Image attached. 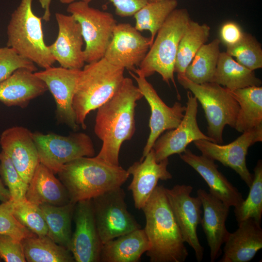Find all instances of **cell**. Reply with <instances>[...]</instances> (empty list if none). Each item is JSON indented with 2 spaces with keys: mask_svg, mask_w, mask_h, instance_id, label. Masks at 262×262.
<instances>
[{
  "mask_svg": "<svg viewBox=\"0 0 262 262\" xmlns=\"http://www.w3.org/2000/svg\"><path fill=\"white\" fill-rule=\"evenodd\" d=\"M191 19L187 9H175L159 30L144 59L133 73L146 78L155 72L164 81L175 86L174 67L180 40Z\"/></svg>",
  "mask_w": 262,
  "mask_h": 262,
  "instance_id": "cell-5",
  "label": "cell"
},
{
  "mask_svg": "<svg viewBox=\"0 0 262 262\" xmlns=\"http://www.w3.org/2000/svg\"><path fill=\"white\" fill-rule=\"evenodd\" d=\"M246 67L254 70L262 67V45L252 34L244 33L236 44L227 46L226 51Z\"/></svg>",
  "mask_w": 262,
  "mask_h": 262,
  "instance_id": "cell-36",
  "label": "cell"
},
{
  "mask_svg": "<svg viewBox=\"0 0 262 262\" xmlns=\"http://www.w3.org/2000/svg\"><path fill=\"white\" fill-rule=\"evenodd\" d=\"M57 174L70 201L75 204L121 187L130 176L120 165L107 164L96 157H82L70 162Z\"/></svg>",
  "mask_w": 262,
  "mask_h": 262,
  "instance_id": "cell-3",
  "label": "cell"
},
{
  "mask_svg": "<svg viewBox=\"0 0 262 262\" xmlns=\"http://www.w3.org/2000/svg\"><path fill=\"white\" fill-rule=\"evenodd\" d=\"M8 202L12 214L21 225L37 236L48 235L47 225L39 205L26 198L16 202L10 200Z\"/></svg>",
  "mask_w": 262,
  "mask_h": 262,
  "instance_id": "cell-35",
  "label": "cell"
},
{
  "mask_svg": "<svg viewBox=\"0 0 262 262\" xmlns=\"http://www.w3.org/2000/svg\"><path fill=\"white\" fill-rule=\"evenodd\" d=\"M150 37L142 35L129 23L116 24L104 58L110 64L133 72L144 59Z\"/></svg>",
  "mask_w": 262,
  "mask_h": 262,
  "instance_id": "cell-15",
  "label": "cell"
},
{
  "mask_svg": "<svg viewBox=\"0 0 262 262\" xmlns=\"http://www.w3.org/2000/svg\"><path fill=\"white\" fill-rule=\"evenodd\" d=\"M262 141V124L242 132L234 141L227 145L207 140H198L193 143L202 155L232 169L250 188L253 175L247 167L246 156L250 146Z\"/></svg>",
  "mask_w": 262,
  "mask_h": 262,
  "instance_id": "cell-11",
  "label": "cell"
},
{
  "mask_svg": "<svg viewBox=\"0 0 262 262\" xmlns=\"http://www.w3.org/2000/svg\"><path fill=\"white\" fill-rule=\"evenodd\" d=\"M243 34L244 32L239 24L233 21H228L224 23L220 28V40L226 46H232L240 41Z\"/></svg>",
  "mask_w": 262,
  "mask_h": 262,
  "instance_id": "cell-42",
  "label": "cell"
},
{
  "mask_svg": "<svg viewBox=\"0 0 262 262\" xmlns=\"http://www.w3.org/2000/svg\"><path fill=\"white\" fill-rule=\"evenodd\" d=\"M210 27L190 20L179 43L174 67L177 75H184L187 67L199 49L207 42Z\"/></svg>",
  "mask_w": 262,
  "mask_h": 262,
  "instance_id": "cell-31",
  "label": "cell"
},
{
  "mask_svg": "<svg viewBox=\"0 0 262 262\" xmlns=\"http://www.w3.org/2000/svg\"><path fill=\"white\" fill-rule=\"evenodd\" d=\"M187 101L184 116L175 129L166 131L155 142L152 149L157 162H160L175 154H180L192 142L198 140L214 141L200 130L196 119L198 103L190 91L187 93Z\"/></svg>",
  "mask_w": 262,
  "mask_h": 262,
  "instance_id": "cell-13",
  "label": "cell"
},
{
  "mask_svg": "<svg viewBox=\"0 0 262 262\" xmlns=\"http://www.w3.org/2000/svg\"><path fill=\"white\" fill-rule=\"evenodd\" d=\"M0 145L28 184L40 163L33 132L21 126L8 128L0 135Z\"/></svg>",
  "mask_w": 262,
  "mask_h": 262,
  "instance_id": "cell-19",
  "label": "cell"
},
{
  "mask_svg": "<svg viewBox=\"0 0 262 262\" xmlns=\"http://www.w3.org/2000/svg\"><path fill=\"white\" fill-rule=\"evenodd\" d=\"M168 164V158L157 162L152 148L142 161L134 163L127 170L133 177L128 189L132 192L136 209H142L160 180L172 179V176L167 170Z\"/></svg>",
  "mask_w": 262,
  "mask_h": 262,
  "instance_id": "cell-20",
  "label": "cell"
},
{
  "mask_svg": "<svg viewBox=\"0 0 262 262\" xmlns=\"http://www.w3.org/2000/svg\"><path fill=\"white\" fill-rule=\"evenodd\" d=\"M0 257L5 262H26L22 241L0 234Z\"/></svg>",
  "mask_w": 262,
  "mask_h": 262,
  "instance_id": "cell-40",
  "label": "cell"
},
{
  "mask_svg": "<svg viewBox=\"0 0 262 262\" xmlns=\"http://www.w3.org/2000/svg\"><path fill=\"white\" fill-rule=\"evenodd\" d=\"M125 198V192L119 187L91 199L96 225L103 245L141 228L128 212Z\"/></svg>",
  "mask_w": 262,
  "mask_h": 262,
  "instance_id": "cell-10",
  "label": "cell"
},
{
  "mask_svg": "<svg viewBox=\"0 0 262 262\" xmlns=\"http://www.w3.org/2000/svg\"><path fill=\"white\" fill-rule=\"evenodd\" d=\"M238 225V229L229 233L224 243L223 255L219 262H248L262 248L260 223L248 219Z\"/></svg>",
  "mask_w": 262,
  "mask_h": 262,
  "instance_id": "cell-23",
  "label": "cell"
},
{
  "mask_svg": "<svg viewBox=\"0 0 262 262\" xmlns=\"http://www.w3.org/2000/svg\"><path fill=\"white\" fill-rule=\"evenodd\" d=\"M229 91L239 105L234 129L242 133L262 125V87L252 86Z\"/></svg>",
  "mask_w": 262,
  "mask_h": 262,
  "instance_id": "cell-27",
  "label": "cell"
},
{
  "mask_svg": "<svg viewBox=\"0 0 262 262\" xmlns=\"http://www.w3.org/2000/svg\"><path fill=\"white\" fill-rule=\"evenodd\" d=\"M220 43L219 39L215 38L199 49L185 70L186 78L197 84L213 82Z\"/></svg>",
  "mask_w": 262,
  "mask_h": 262,
  "instance_id": "cell-32",
  "label": "cell"
},
{
  "mask_svg": "<svg viewBox=\"0 0 262 262\" xmlns=\"http://www.w3.org/2000/svg\"><path fill=\"white\" fill-rule=\"evenodd\" d=\"M1 259L0 257V262L1 261Z\"/></svg>",
  "mask_w": 262,
  "mask_h": 262,
  "instance_id": "cell-47",
  "label": "cell"
},
{
  "mask_svg": "<svg viewBox=\"0 0 262 262\" xmlns=\"http://www.w3.org/2000/svg\"><path fill=\"white\" fill-rule=\"evenodd\" d=\"M26 262H73L70 251L58 245L48 235H33L22 241Z\"/></svg>",
  "mask_w": 262,
  "mask_h": 262,
  "instance_id": "cell-30",
  "label": "cell"
},
{
  "mask_svg": "<svg viewBox=\"0 0 262 262\" xmlns=\"http://www.w3.org/2000/svg\"><path fill=\"white\" fill-rule=\"evenodd\" d=\"M179 155L204 180L212 195L229 207H236L243 201L242 194L218 170L214 161L202 155H197L187 148Z\"/></svg>",
  "mask_w": 262,
  "mask_h": 262,
  "instance_id": "cell-22",
  "label": "cell"
},
{
  "mask_svg": "<svg viewBox=\"0 0 262 262\" xmlns=\"http://www.w3.org/2000/svg\"><path fill=\"white\" fill-rule=\"evenodd\" d=\"M160 0H149V2L158 1H160Z\"/></svg>",
  "mask_w": 262,
  "mask_h": 262,
  "instance_id": "cell-46",
  "label": "cell"
},
{
  "mask_svg": "<svg viewBox=\"0 0 262 262\" xmlns=\"http://www.w3.org/2000/svg\"><path fill=\"white\" fill-rule=\"evenodd\" d=\"M74 217L75 229L70 251L77 262H98L103 244L95 223L91 199L77 202Z\"/></svg>",
  "mask_w": 262,
  "mask_h": 262,
  "instance_id": "cell-17",
  "label": "cell"
},
{
  "mask_svg": "<svg viewBox=\"0 0 262 262\" xmlns=\"http://www.w3.org/2000/svg\"><path fill=\"white\" fill-rule=\"evenodd\" d=\"M81 70L52 66L34 72L46 84L55 99L57 120L73 130L80 127L76 122L72 103Z\"/></svg>",
  "mask_w": 262,
  "mask_h": 262,
  "instance_id": "cell-16",
  "label": "cell"
},
{
  "mask_svg": "<svg viewBox=\"0 0 262 262\" xmlns=\"http://www.w3.org/2000/svg\"><path fill=\"white\" fill-rule=\"evenodd\" d=\"M90 2L92 0H84ZM115 7L117 15L121 17L133 16L149 2V0H109Z\"/></svg>",
  "mask_w": 262,
  "mask_h": 262,
  "instance_id": "cell-41",
  "label": "cell"
},
{
  "mask_svg": "<svg viewBox=\"0 0 262 262\" xmlns=\"http://www.w3.org/2000/svg\"><path fill=\"white\" fill-rule=\"evenodd\" d=\"M11 195L8 189L5 187L0 175V201L2 202L8 201L11 199Z\"/></svg>",
  "mask_w": 262,
  "mask_h": 262,
  "instance_id": "cell-44",
  "label": "cell"
},
{
  "mask_svg": "<svg viewBox=\"0 0 262 262\" xmlns=\"http://www.w3.org/2000/svg\"><path fill=\"white\" fill-rule=\"evenodd\" d=\"M124 70L110 64L104 57L88 63L81 69L72 103L79 126L85 129L87 115L117 91L125 78Z\"/></svg>",
  "mask_w": 262,
  "mask_h": 262,
  "instance_id": "cell-4",
  "label": "cell"
},
{
  "mask_svg": "<svg viewBox=\"0 0 262 262\" xmlns=\"http://www.w3.org/2000/svg\"><path fill=\"white\" fill-rule=\"evenodd\" d=\"M89 3L76 1L69 4L66 9L80 25L85 43L84 59L87 64L104 57L117 24L113 14L92 7Z\"/></svg>",
  "mask_w": 262,
  "mask_h": 262,
  "instance_id": "cell-8",
  "label": "cell"
},
{
  "mask_svg": "<svg viewBox=\"0 0 262 262\" xmlns=\"http://www.w3.org/2000/svg\"><path fill=\"white\" fill-rule=\"evenodd\" d=\"M203 210L200 224L210 248V262H214L222 253L221 246L229 232L226 222L229 206L205 190H197Z\"/></svg>",
  "mask_w": 262,
  "mask_h": 262,
  "instance_id": "cell-21",
  "label": "cell"
},
{
  "mask_svg": "<svg viewBox=\"0 0 262 262\" xmlns=\"http://www.w3.org/2000/svg\"><path fill=\"white\" fill-rule=\"evenodd\" d=\"M213 82L230 90L261 86L262 83L253 70L238 63L226 52L219 54Z\"/></svg>",
  "mask_w": 262,
  "mask_h": 262,
  "instance_id": "cell-28",
  "label": "cell"
},
{
  "mask_svg": "<svg viewBox=\"0 0 262 262\" xmlns=\"http://www.w3.org/2000/svg\"><path fill=\"white\" fill-rule=\"evenodd\" d=\"M180 84L189 90L204 110L208 123L207 135L215 143H223V132L226 125L235 128L239 110L236 100L229 90L214 82L194 83L184 75H177Z\"/></svg>",
  "mask_w": 262,
  "mask_h": 262,
  "instance_id": "cell-7",
  "label": "cell"
},
{
  "mask_svg": "<svg viewBox=\"0 0 262 262\" xmlns=\"http://www.w3.org/2000/svg\"><path fill=\"white\" fill-rule=\"evenodd\" d=\"M137 86L147 101L150 109L149 120L150 133L143 149L142 161L152 149L157 139L165 131L176 128L181 122L186 106L176 101L172 107L167 106L161 98L147 78L129 71Z\"/></svg>",
  "mask_w": 262,
  "mask_h": 262,
  "instance_id": "cell-14",
  "label": "cell"
},
{
  "mask_svg": "<svg viewBox=\"0 0 262 262\" xmlns=\"http://www.w3.org/2000/svg\"><path fill=\"white\" fill-rule=\"evenodd\" d=\"M0 175L15 202L26 198L28 184L20 176L10 158L2 150L0 152Z\"/></svg>",
  "mask_w": 262,
  "mask_h": 262,
  "instance_id": "cell-37",
  "label": "cell"
},
{
  "mask_svg": "<svg viewBox=\"0 0 262 262\" xmlns=\"http://www.w3.org/2000/svg\"><path fill=\"white\" fill-rule=\"evenodd\" d=\"M21 68L33 72L37 70L33 62L20 56L12 48L8 47L0 48V82Z\"/></svg>",
  "mask_w": 262,
  "mask_h": 262,
  "instance_id": "cell-38",
  "label": "cell"
},
{
  "mask_svg": "<svg viewBox=\"0 0 262 262\" xmlns=\"http://www.w3.org/2000/svg\"><path fill=\"white\" fill-rule=\"evenodd\" d=\"M41 7L44 10V13L42 18L46 22L50 20V12L49 9L50 4L51 0H38Z\"/></svg>",
  "mask_w": 262,
  "mask_h": 262,
  "instance_id": "cell-43",
  "label": "cell"
},
{
  "mask_svg": "<svg viewBox=\"0 0 262 262\" xmlns=\"http://www.w3.org/2000/svg\"><path fill=\"white\" fill-rule=\"evenodd\" d=\"M33 136L40 163L54 174L66 164L81 157H93L95 153L92 139L84 132L63 136L35 131Z\"/></svg>",
  "mask_w": 262,
  "mask_h": 262,
  "instance_id": "cell-9",
  "label": "cell"
},
{
  "mask_svg": "<svg viewBox=\"0 0 262 262\" xmlns=\"http://www.w3.org/2000/svg\"><path fill=\"white\" fill-rule=\"evenodd\" d=\"M33 0H21L11 15L7 26V47L44 69L55 60L44 39L42 18L32 9Z\"/></svg>",
  "mask_w": 262,
  "mask_h": 262,
  "instance_id": "cell-6",
  "label": "cell"
},
{
  "mask_svg": "<svg viewBox=\"0 0 262 262\" xmlns=\"http://www.w3.org/2000/svg\"><path fill=\"white\" fill-rule=\"evenodd\" d=\"M0 234L9 235L21 241L34 235L14 216L8 201L0 204Z\"/></svg>",
  "mask_w": 262,
  "mask_h": 262,
  "instance_id": "cell-39",
  "label": "cell"
},
{
  "mask_svg": "<svg viewBox=\"0 0 262 262\" xmlns=\"http://www.w3.org/2000/svg\"><path fill=\"white\" fill-rule=\"evenodd\" d=\"M149 248L144 229H138L104 244L100 262H137Z\"/></svg>",
  "mask_w": 262,
  "mask_h": 262,
  "instance_id": "cell-26",
  "label": "cell"
},
{
  "mask_svg": "<svg viewBox=\"0 0 262 262\" xmlns=\"http://www.w3.org/2000/svg\"><path fill=\"white\" fill-rule=\"evenodd\" d=\"M58 33L49 50L61 67L82 69L84 66L83 39L79 22L72 15L55 13Z\"/></svg>",
  "mask_w": 262,
  "mask_h": 262,
  "instance_id": "cell-18",
  "label": "cell"
},
{
  "mask_svg": "<svg viewBox=\"0 0 262 262\" xmlns=\"http://www.w3.org/2000/svg\"><path fill=\"white\" fill-rule=\"evenodd\" d=\"M75 204L69 202L60 206L46 204L39 205L47 225V235L69 250L72 236L71 219Z\"/></svg>",
  "mask_w": 262,
  "mask_h": 262,
  "instance_id": "cell-29",
  "label": "cell"
},
{
  "mask_svg": "<svg viewBox=\"0 0 262 262\" xmlns=\"http://www.w3.org/2000/svg\"><path fill=\"white\" fill-rule=\"evenodd\" d=\"M60 2L63 4H70L74 1H76L77 0H59Z\"/></svg>",
  "mask_w": 262,
  "mask_h": 262,
  "instance_id": "cell-45",
  "label": "cell"
},
{
  "mask_svg": "<svg viewBox=\"0 0 262 262\" xmlns=\"http://www.w3.org/2000/svg\"><path fill=\"white\" fill-rule=\"evenodd\" d=\"M253 179L249 194L238 206L234 213L238 224L248 219L261 223L262 215V162L259 160L254 169Z\"/></svg>",
  "mask_w": 262,
  "mask_h": 262,
  "instance_id": "cell-34",
  "label": "cell"
},
{
  "mask_svg": "<svg viewBox=\"0 0 262 262\" xmlns=\"http://www.w3.org/2000/svg\"><path fill=\"white\" fill-rule=\"evenodd\" d=\"M47 90L46 84L34 72L19 68L0 82V101L7 106L24 108Z\"/></svg>",
  "mask_w": 262,
  "mask_h": 262,
  "instance_id": "cell-24",
  "label": "cell"
},
{
  "mask_svg": "<svg viewBox=\"0 0 262 262\" xmlns=\"http://www.w3.org/2000/svg\"><path fill=\"white\" fill-rule=\"evenodd\" d=\"M143 95L131 79L125 77L114 95L97 109L94 132L102 142L95 156L113 165H119L122 143L131 139L135 131V109Z\"/></svg>",
  "mask_w": 262,
  "mask_h": 262,
  "instance_id": "cell-1",
  "label": "cell"
},
{
  "mask_svg": "<svg viewBox=\"0 0 262 262\" xmlns=\"http://www.w3.org/2000/svg\"><path fill=\"white\" fill-rule=\"evenodd\" d=\"M193 187L185 184L176 185L171 189L165 188L170 207L180 230L185 243L194 250L197 262L203 257L204 247L197 234V228L201 220L199 198L191 196Z\"/></svg>",
  "mask_w": 262,
  "mask_h": 262,
  "instance_id": "cell-12",
  "label": "cell"
},
{
  "mask_svg": "<svg viewBox=\"0 0 262 262\" xmlns=\"http://www.w3.org/2000/svg\"><path fill=\"white\" fill-rule=\"evenodd\" d=\"M165 187L157 185L141 210L150 244L146 252L151 262H184L188 250L170 207Z\"/></svg>",
  "mask_w": 262,
  "mask_h": 262,
  "instance_id": "cell-2",
  "label": "cell"
},
{
  "mask_svg": "<svg viewBox=\"0 0 262 262\" xmlns=\"http://www.w3.org/2000/svg\"><path fill=\"white\" fill-rule=\"evenodd\" d=\"M26 199L35 204L60 206L69 203L67 192L53 172L39 163L28 183Z\"/></svg>",
  "mask_w": 262,
  "mask_h": 262,
  "instance_id": "cell-25",
  "label": "cell"
},
{
  "mask_svg": "<svg viewBox=\"0 0 262 262\" xmlns=\"http://www.w3.org/2000/svg\"><path fill=\"white\" fill-rule=\"evenodd\" d=\"M178 5L177 0H162L149 2L133 16L134 27L139 32L149 31L152 45L159 30Z\"/></svg>",
  "mask_w": 262,
  "mask_h": 262,
  "instance_id": "cell-33",
  "label": "cell"
}]
</instances>
